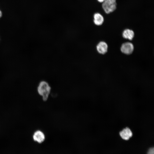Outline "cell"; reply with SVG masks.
<instances>
[{"instance_id": "1", "label": "cell", "mask_w": 154, "mask_h": 154, "mask_svg": "<svg viewBox=\"0 0 154 154\" xmlns=\"http://www.w3.org/2000/svg\"><path fill=\"white\" fill-rule=\"evenodd\" d=\"M37 89L38 94L42 97L43 100L46 101L48 98L51 90L49 84L45 81H42L39 83Z\"/></svg>"}, {"instance_id": "2", "label": "cell", "mask_w": 154, "mask_h": 154, "mask_svg": "<svg viewBox=\"0 0 154 154\" xmlns=\"http://www.w3.org/2000/svg\"><path fill=\"white\" fill-rule=\"evenodd\" d=\"M102 7L107 14H109L114 11L116 9V0H106L102 3Z\"/></svg>"}, {"instance_id": "3", "label": "cell", "mask_w": 154, "mask_h": 154, "mask_svg": "<svg viewBox=\"0 0 154 154\" xmlns=\"http://www.w3.org/2000/svg\"><path fill=\"white\" fill-rule=\"evenodd\" d=\"M133 50V45L132 43L130 42H126L123 43L121 47V52L126 54H131Z\"/></svg>"}, {"instance_id": "4", "label": "cell", "mask_w": 154, "mask_h": 154, "mask_svg": "<svg viewBox=\"0 0 154 154\" xmlns=\"http://www.w3.org/2000/svg\"><path fill=\"white\" fill-rule=\"evenodd\" d=\"M33 138L35 141L40 143L44 141L45 136L42 131L40 130H37L34 133L33 135Z\"/></svg>"}, {"instance_id": "5", "label": "cell", "mask_w": 154, "mask_h": 154, "mask_svg": "<svg viewBox=\"0 0 154 154\" xmlns=\"http://www.w3.org/2000/svg\"><path fill=\"white\" fill-rule=\"evenodd\" d=\"M121 137L123 139L129 140L133 135V133L131 129L128 127L123 129L119 132Z\"/></svg>"}, {"instance_id": "6", "label": "cell", "mask_w": 154, "mask_h": 154, "mask_svg": "<svg viewBox=\"0 0 154 154\" xmlns=\"http://www.w3.org/2000/svg\"><path fill=\"white\" fill-rule=\"evenodd\" d=\"M108 46L107 43L104 41L99 42L96 46L98 52L100 54H104L107 51Z\"/></svg>"}, {"instance_id": "7", "label": "cell", "mask_w": 154, "mask_h": 154, "mask_svg": "<svg viewBox=\"0 0 154 154\" xmlns=\"http://www.w3.org/2000/svg\"><path fill=\"white\" fill-rule=\"evenodd\" d=\"M94 22L95 25L98 26L102 25L104 21L103 16L100 13H96L94 15Z\"/></svg>"}, {"instance_id": "8", "label": "cell", "mask_w": 154, "mask_h": 154, "mask_svg": "<svg viewBox=\"0 0 154 154\" xmlns=\"http://www.w3.org/2000/svg\"><path fill=\"white\" fill-rule=\"evenodd\" d=\"M134 35L133 31L129 29L124 30L122 33L123 37L125 39L131 40L133 38Z\"/></svg>"}, {"instance_id": "9", "label": "cell", "mask_w": 154, "mask_h": 154, "mask_svg": "<svg viewBox=\"0 0 154 154\" xmlns=\"http://www.w3.org/2000/svg\"><path fill=\"white\" fill-rule=\"evenodd\" d=\"M97 1L100 3H103L106 0H97Z\"/></svg>"}, {"instance_id": "10", "label": "cell", "mask_w": 154, "mask_h": 154, "mask_svg": "<svg viewBox=\"0 0 154 154\" xmlns=\"http://www.w3.org/2000/svg\"><path fill=\"white\" fill-rule=\"evenodd\" d=\"M2 15V13L1 11L0 10V18L1 17Z\"/></svg>"}]
</instances>
